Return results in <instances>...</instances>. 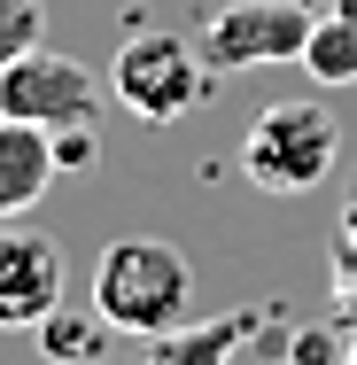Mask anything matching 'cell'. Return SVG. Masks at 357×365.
Returning <instances> with one entry per match:
<instances>
[{
	"instance_id": "obj_9",
	"label": "cell",
	"mask_w": 357,
	"mask_h": 365,
	"mask_svg": "<svg viewBox=\"0 0 357 365\" xmlns=\"http://www.w3.org/2000/svg\"><path fill=\"white\" fill-rule=\"evenodd\" d=\"M303 71L319 78V86H357V16H319V31H311V47H303Z\"/></svg>"
},
{
	"instance_id": "obj_7",
	"label": "cell",
	"mask_w": 357,
	"mask_h": 365,
	"mask_svg": "<svg viewBox=\"0 0 357 365\" xmlns=\"http://www.w3.org/2000/svg\"><path fill=\"white\" fill-rule=\"evenodd\" d=\"M63 171V148L47 125H24V117H0V218H24Z\"/></svg>"
},
{
	"instance_id": "obj_5",
	"label": "cell",
	"mask_w": 357,
	"mask_h": 365,
	"mask_svg": "<svg viewBox=\"0 0 357 365\" xmlns=\"http://www.w3.org/2000/svg\"><path fill=\"white\" fill-rule=\"evenodd\" d=\"M0 117H24V125H47V133H86L101 117V78L71 55L31 47L0 71Z\"/></svg>"
},
{
	"instance_id": "obj_10",
	"label": "cell",
	"mask_w": 357,
	"mask_h": 365,
	"mask_svg": "<svg viewBox=\"0 0 357 365\" xmlns=\"http://www.w3.org/2000/svg\"><path fill=\"white\" fill-rule=\"evenodd\" d=\"M39 358L47 365H86L93 358V327H86V319H63V311L39 319Z\"/></svg>"
},
{
	"instance_id": "obj_13",
	"label": "cell",
	"mask_w": 357,
	"mask_h": 365,
	"mask_svg": "<svg viewBox=\"0 0 357 365\" xmlns=\"http://www.w3.org/2000/svg\"><path fill=\"white\" fill-rule=\"evenodd\" d=\"M350 233H357V195H350Z\"/></svg>"
},
{
	"instance_id": "obj_3",
	"label": "cell",
	"mask_w": 357,
	"mask_h": 365,
	"mask_svg": "<svg viewBox=\"0 0 357 365\" xmlns=\"http://www.w3.org/2000/svg\"><path fill=\"white\" fill-rule=\"evenodd\" d=\"M210 86V63H202V39H179V31H133L117 47V71H109V93L148 117V125H171L202 101Z\"/></svg>"
},
{
	"instance_id": "obj_1",
	"label": "cell",
	"mask_w": 357,
	"mask_h": 365,
	"mask_svg": "<svg viewBox=\"0 0 357 365\" xmlns=\"http://www.w3.org/2000/svg\"><path fill=\"white\" fill-rule=\"evenodd\" d=\"M93 311H101V327L155 342V334L187 327V311H195V264H187L171 241L125 233V241H109L101 264H93Z\"/></svg>"
},
{
	"instance_id": "obj_2",
	"label": "cell",
	"mask_w": 357,
	"mask_h": 365,
	"mask_svg": "<svg viewBox=\"0 0 357 365\" xmlns=\"http://www.w3.org/2000/svg\"><path fill=\"white\" fill-rule=\"evenodd\" d=\"M334 163H342V125L319 101H272L241 140V171L264 195H311L334 179Z\"/></svg>"
},
{
	"instance_id": "obj_8",
	"label": "cell",
	"mask_w": 357,
	"mask_h": 365,
	"mask_svg": "<svg viewBox=\"0 0 357 365\" xmlns=\"http://www.w3.org/2000/svg\"><path fill=\"white\" fill-rule=\"evenodd\" d=\"M249 334H257V311H225L210 327H171V334H155L148 365H233Z\"/></svg>"
},
{
	"instance_id": "obj_12",
	"label": "cell",
	"mask_w": 357,
	"mask_h": 365,
	"mask_svg": "<svg viewBox=\"0 0 357 365\" xmlns=\"http://www.w3.org/2000/svg\"><path fill=\"white\" fill-rule=\"evenodd\" d=\"M334 16H357V0H334Z\"/></svg>"
},
{
	"instance_id": "obj_6",
	"label": "cell",
	"mask_w": 357,
	"mask_h": 365,
	"mask_svg": "<svg viewBox=\"0 0 357 365\" xmlns=\"http://www.w3.org/2000/svg\"><path fill=\"white\" fill-rule=\"evenodd\" d=\"M63 311V249L31 225L0 218V334L8 327H39Z\"/></svg>"
},
{
	"instance_id": "obj_11",
	"label": "cell",
	"mask_w": 357,
	"mask_h": 365,
	"mask_svg": "<svg viewBox=\"0 0 357 365\" xmlns=\"http://www.w3.org/2000/svg\"><path fill=\"white\" fill-rule=\"evenodd\" d=\"M39 31H47L39 0H0V71H8L16 55H31V47H39Z\"/></svg>"
},
{
	"instance_id": "obj_4",
	"label": "cell",
	"mask_w": 357,
	"mask_h": 365,
	"mask_svg": "<svg viewBox=\"0 0 357 365\" xmlns=\"http://www.w3.org/2000/svg\"><path fill=\"white\" fill-rule=\"evenodd\" d=\"M319 31L311 0H225L202 24V63L210 71H257V63H303Z\"/></svg>"
}]
</instances>
